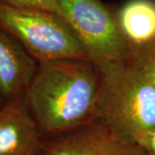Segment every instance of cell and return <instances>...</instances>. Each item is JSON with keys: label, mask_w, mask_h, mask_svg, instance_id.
<instances>
[{"label": "cell", "mask_w": 155, "mask_h": 155, "mask_svg": "<svg viewBox=\"0 0 155 155\" xmlns=\"http://www.w3.org/2000/svg\"><path fill=\"white\" fill-rule=\"evenodd\" d=\"M147 155H155V128L140 144Z\"/></svg>", "instance_id": "8fae6325"}, {"label": "cell", "mask_w": 155, "mask_h": 155, "mask_svg": "<svg viewBox=\"0 0 155 155\" xmlns=\"http://www.w3.org/2000/svg\"><path fill=\"white\" fill-rule=\"evenodd\" d=\"M1 98H2V97H1V95H0V102H1Z\"/></svg>", "instance_id": "7c38bea8"}, {"label": "cell", "mask_w": 155, "mask_h": 155, "mask_svg": "<svg viewBox=\"0 0 155 155\" xmlns=\"http://www.w3.org/2000/svg\"><path fill=\"white\" fill-rule=\"evenodd\" d=\"M39 63L19 41L0 26V95L11 101L25 94Z\"/></svg>", "instance_id": "52a82bcc"}, {"label": "cell", "mask_w": 155, "mask_h": 155, "mask_svg": "<svg viewBox=\"0 0 155 155\" xmlns=\"http://www.w3.org/2000/svg\"><path fill=\"white\" fill-rule=\"evenodd\" d=\"M127 61L140 69L155 84V38L140 46L129 47Z\"/></svg>", "instance_id": "9c48e42d"}, {"label": "cell", "mask_w": 155, "mask_h": 155, "mask_svg": "<svg viewBox=\"0 0 155 155\" xmlns=\"http://www.w3.org/2000/svg\"><path fill=\"white\" fill-rule=\"evenodd\" d=\"M100 75L90 60L39 63L25 99L43 137L54 136L97 118Z\"/></svg>", "instance_id": "6da1fadb"}, {"label": "cell", "mask_w": 155, "mask_h": 155, "mask_svg": "<svg viewBox=\"0 0 155 155\" xmlns=\"http://www.w3.org/2000/svg\"><path fill=\"white\" fill-rule=\"evenodd\" d=\"M64 18L96 65L127 61L129 46L117 14L102 0H58Z\"/></svg>", "instance_id": "277c9868"}, {"label": "cell", "mask_w": 155, "mask_h": 155, "mask_svg": "<svg viewBox=\"0 0 155 155\" xmlns=\"http://www.w3.org/2000/svg\"><path fill=\"white\" fill-rule=\"evenodd\" d=\"M0 26L19 41L38 63L90 60L70 24L55 13L0 5Z\"/></svg>", "instance_id": "3957f363"}, {"label": "cell", "mask_w": 155, "mask_h": 155, "mask_svg": "<svg viewBox=\"0 0 155 155\" xmlns=\"http://www.w3.org/2000/svg\"><path fill=\"white\" fill-rule=\"evenodd\" d=\"M116 14L129 47L140 46L155 38V0H129Z\"/></svg>", "instance_id": "ba28073f"}, {"label": "cell", "mask_w": 155, "mask_h": 155, "mask_svg": "<svg viewBox=\"0 0 155 155\" xmlns=\"http://www.w3.org/2000/svg\"><path fill=\"white\" fill-rule=\"evenodd\" d=\"M96 66L97 118L140 146L155 128V84L128 61Z\"/></svg>", "instance_id": "7a4b0ae2"}, {"label": "cell", "mask_w": 155, "mask_h": 155, "mask_svg": "<svg viewBox=\"0 0 155 155\" xmlns=\"http://www.w3.org/2000/svg\"><path fill=\"white\" fill-rule=\"evenodd\" d=\"M43 138L25 95L0 110V155H39Z\"/></svg>", "instance_id": "8992f818"}, {"label": "cell", "mask_w": 155, "mask_h": 155, "mask_svg": "<svg viewBox=\"0 0 155 155\" xmlns=\"http://www.w3.org/2000/svg\"><path fill=\"white\" fill-rule=\"evenodd\" d=\"M0 5L20 9L48 11L64 18L58 0H0Z\"/></svg>", "instance_id": "30bf717a"}, {"label": "cell", "mask_w": 155, "mask_h": 155, "mask_svg": "<svg viewBox=\"0 0 155 155\" xmlns=\"http://www.w3.org/2000/svg\"><path fill=\"white\" fill-rule=\"evenodd\" d=\"M39 155H147L142 147L99 119L43 138Z\"/></svg>", "instance_id": "5b68a950"}]
</instances>
